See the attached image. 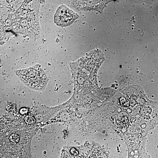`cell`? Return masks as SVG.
Listing matches in <instances>:
<instances>
[{
  "instance_id": "6da1fadb",
  "label": "cell",
  "mask_w": 158,
  "mask_h": 158,
  "mask_svg": "<svg viewBox=\"0 0 158 158\" xmlns=\"http://www.w3.org/2000/svg\"><path fill=\"white\" fill-rule=\"evenodd\" d=\"M16 73L23 83L35 90L43 91L48 82V78L45 72L37 65L17 70Z\"/></svg>"
},
{
  "instance_id": "7a4b0ae2",
  "label": "cell",
  "mask_w": 158,
  "mask_h": 158,
  "mask_svg": "<svg viewBox=\"0 0 158 158\" xmlns=\"http://www.w3.org/2000/svg\"><path fill=\"white\" fill-rule=\"evenodd\" d=\"M79 17L78 15L66 6L62 5L56 11L54 19L58 26L66 27L72 24Z\"/></svg>"
},
{
  "instance_id": "3957f363",
  "label": "cell",
  "mask_w": 158,
  "mask_h": 158,
  "mask_svg": "<svg viewBox=\"0 0 158 158\" xmlns=\"http://www.w3.org/2000/svg\"><path fill=\"white\" fill-rule=\"evenodd\" d=\"M99 1H74L73 5L77 9L81 10H96L101 2Z\"/></svg>"
},
{
  "instance_id": "277c9868",
  "label": "cell",
  "mask_w": 158,
  "mask_h": 158,
  "mask_svg": "<svg viewBox=\"0 0 158 158\" xmlns=\"http://www.w3.org/2000/svg\"><path fill=\"white\" fill-rule=\"evenodd\" d=\"M10 140L11 143L16 144L19 141V136L16 134H12L10 136Z\"/></svg>"
},
{
  "instance_id": "5b68a950",
  "label": "cell",
  "mask_w": 158,
  "mask_h": 158,
  "mask_svg": "<svg viewBox=\"0 0 158 158\" xmlns=\"http://www.w3.org/2000/svg\"><path fill=\"white\" fill-rule=\"evenodd\" d=\"M25 122L28 124L32 125L35 122V118L32 116L28 115L26 116L25 118Z\"/></svg>"
},
{
  "instance_id": "8992f818",
  "label": "cell",
  "mask_w": 158,
  "mask_h": 158,
  "mask_svg": "<svg viewBox=\"0 0 158 158\" xmlns=\"http://www.w3.org/2000/svg\"><path fill=\"white\" fill-rule=\"evenodd\" d=\"M70 151L71 153L74 155H76L78 153V151L74 148H72Z\"/></svg>"
},
{
  "instance_id": "52a82bcc",
  "label": "cell",
  "mask_w": 158,
  "mask_h": 158,
  "mask_svg": "<svg viewBox=\"0 0 158 158\" xmlns=\"http://www.w3.org/2000/svg\"><path fill=\"white\" fill-rule=\"evenodd\" d=\"M28 110L27 109L23 108L21 110L20 112L22 115L26 114L27 113Z\"/></svg>"
}]
</instances>
